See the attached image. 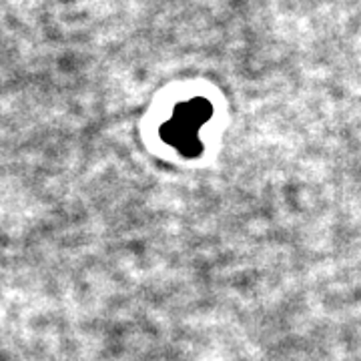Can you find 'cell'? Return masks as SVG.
<instances>
[{
  "instance_id": "obj_1",
  "label": "cell",
  "mask_w": 361,
  "mask_h": 361,
  "mask_svg": "<svg viewBox=\"0 0 361 361\" xmlns=\"http://www.w3.org/2000/svg\"><path fill=\"white\" fill-rule=\"evenodd\" d=\"M207 116H209V109L203 104H193V106L183 109L163 129V139L171 142L173 147H177L183 155L195 157L203 149V142L197 137V129L205 123Z\"/></svg>"
}]
</instances>
